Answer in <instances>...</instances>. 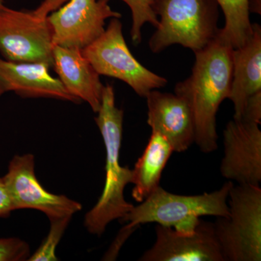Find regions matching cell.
Masks as SVG:
<instances>
[{
	"label": "cell",
	"mask_w": 261,
	"mask_h": 261,
	"mask_svg": "<svg viewBox=\"0 0 261 261\" xmlns=\"http://www.w3.org/2000/svg\"><path fill=\"white\" fill-rule=\"evenodd\" d=\"M228 200L229 216L214 223L225 261H260V185H233Z\"/></svg>",
	"instance_id": "5b68a950"
},
{
	"label": "cell",
	"mask_w": 261,
	"mask_h": 261,
	"mask_svg": "<svg viewBox=\"0 0 261 261\" xmlns=\"http://www.w3.org/2000/svg\"><path fill=\"white\" fill-rule=\"evenodd\" d=\"M68 1V0H43L40 5L37 9L33 10V12L39 18H46L48 15L61 8L62 5Z\"/></svg>",
	"instance_id": "603a6c76"
},
{
	"label": "cell",
	"mask_w": 261,
	"mask_h": 261,
	"mask_svg": "<svg viewBox=\"0 0 261 261\" xmlns=\"http://www.w3.org/2000/svg\"><path fill=\"white\" fill-rule=\"evenodd\" d=\"M147 124L162 135L174 152H182L195 143L193 118L187 103L176 94L154 89L146 96Z\"/></svg>",
	"instance_id": "7c38bea8"
},
{
	"label": "cell",
	"mask_w": 261,
	"mask_h": 261,
	"mask_svg": "<svg viewBox=\"0 0 261 261\" xmlns=\"http://www.w3.org/2000/svg\"><path fill=\"white\" fill-rule=\"evenodd\" d=\"M231 91L233 119L240 120L248 98L261 91V27L252 23V33L241 47L233 49Z\"/></svg>",
	"instance_id": "9a60e30c"
},
{
	"label": "cell",
	"mask_w": 261,
	"mask_h": 261,
	"mask_svg": "<svg viewBox=\"0 0 261 261\" xmlns=\"http://www.w3.org/2000/svg\"><path fill=\"white\" fill-rule=\"evenodd\" d=\"M241 119L261 123V91L248 98Z\"/></svg>",
	"instance_id": "44dd1931"
},
{
	"label": "cell",
	"mask_w": 261,
	"mask_h": 261,
	"mask_svg": "<svg viewBox=\"0 0 261 261\" xmlns=\"http://www.w3.org/2000/svg\"><path fill=\"white\" fill-rule=\"evenodd\" d=\"M156 240L141 261H225L214 223L201 219L192 233L155 225Z\"/></svg>",
	"instance_id": "8fae6325"
},
{
	"label": "cell",
	"mask_w": 261,
	"mask_h": 261,
	"mask_svg": "<svg viewBox=\"0 0 261 261\" xmlns=\"http://www.w3.org/2000/svg\"><path fill=\"white\" fill-rule=\"evenodd\" d=\"M53 32L47 18L0 7V53L7 61L53 66Z\"/></svg>",
	"instance_id": "52a82bcc"
},
{
	"label": "cell",
	"mask_w": 261,
	"mask_h": 261,
	"mask_svg": "<svg viewBox=\"0 0 261 261\" xmlns=\"http://www.w3.org/2000/svg\"><path fill=\"white\" fill-rule=\"evenodd\" d=\"M110 1V0H109ZM126 3L132 12V25L130 37L132 42L138 45L142 42V29L146 23L154 28L159 25V17L154 10L155 0H121Z\"/></svg>",
	"instance_id": "ac0fdd59"
},
{
	"label": "cell",
	"mask_w": 261,
	"mask_h": 261,
	"mask_svg": "<svg viewBox=\"0 0 261 261\" xmlns=\"http://www.w3.org/2000/svg\"><path fill=\"white\" fill-rule=\"evenodd\" d=\"M219 8L216 0H155L159 23L149 49L154 54L173 44L194 53L204 49L219 35Z\"/></svg>",
	"instance_id": "277c9868"
},
{
	"label": "cell",
	"mask_w": 261,
	"mask_h": 261,
	"mask_svg": "<svg viewBox=\"0 0 261 261\" xmlns=\"http://www.w3.org/2000/svg\"><path fill=\"white\" fill-rule=\"evenodd\" d=\"M82 53L99 75L125 82L140 97L168 84L166 78L146 68L130 53L120 18H111L105 32Z\"/></svg>",
	"instance_id": "8992f818"
},
{
	"label": "cell",
	"mask_w": 261,
	"mask_h": 261,
	"mask_svg": "<svg viewBox=\"0 0 261 261\" xmlns=\"http://www.w3.org/2000/svg\"><path fill=\"white\" fill-rule=\"evenodd\" d=\"M109 0H68L47 19L54 45L83 49L105 32L106 20L121 18Z\"/></svg>",
	"instance_id": "ba28073f"
},
{
	"label": "cell",
	"mask_w": 261,
	"mask_h": 261,
	"mask_svg": "<svg viewBox=\"0 0 261 261\" xmlns=\"http://www.w3.org/2000/svg\"><path fill=\"white\" fill-rule=\"evenodd\" d=\"M53 57V67L65 89L81 102L88 103L97 113L105 85L82 49L54 45Z\"/></svg>",
	"instance_id": "5bb4252c"
},
{
	"label": "cell",
	"mask_w": 261,
	"mask_h": 261,
	"mask_svg": "<svg viewBox=\"0 0 261 261\" xmlns=\"http://www.w3.org/2000/svg\"><path fill=\"white\" fill-rule=\"evenodd\" d=\"M72 217L50 220V229L37 251L29 256L30 261L58 260L56 255L57 247L61 241Z\"/></svg>",
	"instance_id": "d6986e66"
},
{
	"label": "cell",
	"mask_w": 261,
	"mask_h": 261,
	"mask_svg": "<svg viewBox=\"0 0 261 261\" xmlns=\"http://www.w3.org/2000/svg\"><path fill=\"white\" fill-rule=\"evenodd\" d=\"M30 248L18 238H0V261L28 260Z\"/></svg>",
	"instance_id": "ffe728a7"
},
{
	"label": "cell",
	"mask_w": 261,
	"mask_h": 261,
	"mask_svg": "<svg viewBox=\"0 0 261 261\" xmlns=\"http://www.w3.org/2000/svg\"><path fill=\"white\" fill-rule=\"evenodd\" d=\"M14 211L11 198L5 186L3 177L0 178V218L7 219Z\"/></svg>",
	"instance_id": "7402d4cb"
},
{
	"label": "cell",
	"mask_w": 261,
	"mask_h": 261,
	"mask_svg": "<svg viewBox=\"0 0 261 261\" xmlns=\"http://www.w3.org/2000/svg\"><path fill=\"white\" fill-rule=\"evenodd\" d=\"M174 152L172 146L157 132H152L143 154L132 169V197L142 202L160 186L161 176Z\"/></svg>",
	"instance_id": "2e32d148"
},
{
	"label": "cell",
	"mask_w": 261,
	"mask_h": 261,
	"mask_svg": "<svg viewBox=\"0 0 261 261\" xmlns=\"http://www.w3.org/2000/svg\"><path fill=\"white\" fill-rule=\"evenodd\" d=\"M3 95V94H2L1 93H0V97H1V96Z\"/></svg>",
	"instance_id": "484cf974"
},
{
	"label": "cell",
	"mask_w": 261,
	"mask_h": 261,
	"mask_svg": "<svg viewBox=\"0 0 261 261\" xmlns=\"http://www.w3.org/2000/svg\"><path fill=\"white\" fill-rule=\"evenodd\" d=\"M233 185V181H227L219 190L197 195H176L159 186L121 221L128 228L154 223L178 233H192L202 216L228 217V197Z\"/></svg>",
	"instance_id": "3957f363"
},
{
	"label": "cell",
	"mask_w": 261,
	"mask_h": 261,
	"mask_svg": "<svg viewBox=\"0 0 261 261\" xmlns=\"http://www.w3.org/2000/svg\"><path fill=\"white\" fill-rule=\"evenodd\" d=\"M233 49L218 35L207 47L195 53L191 75L175 86V94L191 111L195 143L205 154L218 148L216 116L231 91Z\"/></svg>",
	"instance_id": "6da1fadb"
},
{
	"label": "cell",
	"mask_w": 261,
	"mask_h": 261,
	"mask_svg": "<svg viewBox=\"0 0 261 261\" xmlns=\"http://www.w3.org/2000/svg\"><path fill=\"white\" fill-rule=\"evenodd\" d=\"M49 68L44 63L13 62L0 58V93L14 92L23 98H51L80 103L59 79L51 76Z\"/></svg>",
	"instance_id": "4fadbf2b"
},
{
	"label": "cell",
	"mask_w": 261,
	"mask_h": 261,
	"mask_svg": "<svg viewBox=\"0 0 261 261\" xmlns=\"http://www.w3.org/2000/svg\"><path fill=\"white\" fill-rule=\"evenodd\" d=\"M249 11L250 13L261 14L260 0H249Z\"/></svg>",
	"instance_id": "cb8c5ba5"
},
{
	"label": "cell",
	"mask_w": 261,
	"mask_h": 261,
	"mask_svg": "<svg viewBox=\"0 0 261 261\" xmlns=\"http://www.w3.org/2000/svg\"><path fill=\"white\" fill-rule=\"evenodd\" d=\"M225 18L219 36L233 49L243 46L252 33L249 0H216Z\"/></svg>",
	"instance_id": "e0dca14e"
},
{
	"label": "cell",
	"mask_w": 261,
	"mask_h": 261,
	"mask_svg": "<svg viewBox=\"0 0 261 261\" xmlns=\"http://www.w3.org/2000/svg\"><path fill=\"white\" fill-rule=\"evenodd\" d=\"M3 179L15 211L34 209L44 213L50 221L73 217L82 210L80 202L65 195L50 193L42 186L35 175L32 154L14 156Z\"/></svg>",
	"instance_id": "9c48e42d"
},
{
	"label": "cell",
	"mask_w": 261,
	"mask_h": 261,
	"mask_svg": "<svg viewBox=\"0 0 261 261\" xmlns=\"http://www.w3.org/2000/svg\"><path fill=\"white\" fill-rule=\"evenodd\" d=\"M97 113L94 121L106 150V181L102 195L85 215L84 224L89 233L101 236L110 223L123 219L135 205L124 197L125 187L132 183V169L120 164L124 113L116 107L114 87L111 84L104 86Z\"/></svg>",
	"instance_id": "7a4b0ae2"
},
{
	"label": "cell",
	"mask_w": 261,
	"mask_h": 261,
	"mask_svg": "<svg viewBox=\"0 0 261 261\" xmlns=\"http://www.w3.org/2000/svg\"><path fill=\"white\" fill-rule=\"evenodd\" d=\"M258 123L245 120L230 121L223 132V177L238 185H260L261 130Z\"/></svg>",
	"instance_id": "30bf717a"
},
{
	"label": "cell",
	"mask_w": 261,
	"mask_h": 261,
	"mask_svg": "<svg viewBox=\"0 0 261 261\" xmlns=\"http://www.w3.org/2000/svg\"><path fill=\"white\" fill-rule=\"evenodd\" d=\"M5 0H0V7L4 6Z\"/></svg>",
	"instance_id": "d4e9b609"
}]
</instances>
